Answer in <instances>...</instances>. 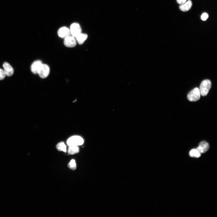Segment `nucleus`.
<instances>
[{
	"label": "nucleus",
	"instance_id": "1",
	"mask_svg": "<svg viewBox=\"0 0 217 217\" xmlns=\"http://www.w3.org/2000/svg\"><path fill=\"white\" fill-rule=\"evenodd\" d=\"M212 86V83L209 80H205L201 83L199 89L201 95L205 96L207 95Z\"/></svg>",
	"mask_w": 217,
	"mask_h": 217
},
{
	"label": "nucleus",
	"instance_id": "2",
	"mask_svg": "<svg viewBox=\"0 0 217 217\" xmlns=\"http://www.w3.org/2000/svg\"><path fill=\"white\" fill-rule=\"evenodd\" d=\"M84 143L82 137L79 136H74L70 137L67 140V143L68 146H81Z\"/></svg>",
	"mask_w": 217,
	"mask_h": 217
},
{
	"label": "nucleus",
	"instance_id": "3",
	"mask_svg": "<svg viewBox=\"0 0 217 217\" xmlns=\"http://www.w3.org/2000/svg\"><path fill=\"white\" fill-rule=\"evenodd\" d=\"M201 97V94L199 89L195 88L190 91L187 95V98L189 101L195 102L198 100Z\"/></svg>",
	"mask_w": 217,
	"mask_h": 217
},
{
	"label": "nucleus",
	"instance_id": "4",
	"mask_svg": "<svg viewBox=\"0 0 217 217\" xmlns=\"http://www.w3.org/2000/svg\"><path fill=\"white\" fill-rule=\"evenodd\" d=\"M50 69L49 67L46 64H42L38 71V74L41 78H45L49 75Z\"/></svg>",
	"mask_w": 217,
	"mask_h": 217
},
{
	"label": "nucleus",
	"instance_id": "5",
	"mask_svg": "<svg viewBox=\"0 0 217 217\" xmlns=\"http://www.w3.org/2000/svg\"><path fill=\"white\" fill-rule=\"evenodd\" d=\"M70 30L72 36L74 37H76L82 33V29L80 25L76 23L71 24Z\"/></svg>",
	"mask_w": 217,
	"mask_h": 217
},
{
	"label": "nucleus",
	"instance_id": "6",
	"mask_svg": "<svg viewBox=\"0 0 217 217\" xmlns=\"http://www.w3.org/2000/svg\"><path fill=\"white\" fill-rule=\"evenodd\" d=\"M58 33L59 37L62 38H65L69 36H72L70 30L66 27H63L60 28L58 31Z\"/></svg>",
	"mask_w": 217,
	"mask_h": 217
},
{
	"label": "nucleus",
	"instance_id": "7",
	"mask_svg": "<svg viewBox=\"0 0 217 217\" xmlns=\"http://www.w3.org/2000/svg\"><path fill=\"white\" fill-rule=\"evenodd\" d=\"M64 43L65 45L68 47H74L76 45V40L73 36L65 38Z\"/></svg>",
	"mask_w": 217,
	"mask_h": 217
},
{
	"label": "nucleus",
	"instance_id": "8",
	"mask_svg": "<svg viewBox=\"0 0 217 217\" xmlns=\"http://www.w3.org/2000/svg\"><path fill=\"white\" fill-rule=\"evenodd\" d=\"M209 144L204 141L200 143L198 147L196 149L201 154L206 153L209 150Z\"/></svg>",
	"mask_w": 217,
	"mask_h": 217
},
{
	"label": "nucleus",
	"instance_id": "9",
	"mask_svg": "<svg viewBox=\"0 0 217 217\" xmlns=\"http://www.w3.org/2000/svg\"><path fill=\"white\" fill-rule=\"evenodd\" d=\"M3 67L6 76L10 77L13 75L14 72V69L8 63L4 62L3 65Z\"/></svg>",
	"mask_w": 217,
	"mask_h": 217
},
{
	"label": "nucleus",
	"instance_id": "10",
	"mask_svg": "<svg viewBox=\"0 0 217 217\" xmlns=\"http://www.w3.org/2000/svg\"><path fill=\"white\" fill-rule=\"evenodd\" d=\"M42 62L39 60L34 61L31 66V70L34 74H38V70L42 64Z\"/></svg>",
	"mask_w": 217,
	"mask_h": 217
},
{
	"label": "nucleus",
	"instance_id": "11",
	"mask_svg": "<svg viewBox=\"0 0 217 217\" xmlns=\"http://www.w3.org/2000/svg\"><path fill=\"white\" fill-rule=\"evenodd\" d=\"M192 4L191 1L189 0L184 3L181 5L179 7V8L181 10L183 11L187 12L191 9Z\"/></svg>",
	"mask_w": 217,
	"mask_h": 217
},
{
	"label": "nucleus",
	"instance_id": "12",
	"mask_svg": "<svg viewBox=\"0 0 217 217\" xmlns=\"http://www.w3.org/2000/svg\"><path fill=\"white\" fill-rule=\"evenodd\" d=\"M88 36L86 34L82 33L78 35L76 38V40L78 44L82 45L87 39Z\"/></svg>",
	"mask_w": 217,
	"mask_h": 217
},
{
	"label": "nucleus",
	"instance_id": "13",
	"mask_svg": "<svg viewBox=\"0 0 217 217\" xmlns=\"http://www.w3.org/2000/svg\"><path fill=\"white\" fill-rule=\"evenodd\" d=\"M79 149L78 146H71L69 147L68 153L70 155H73L79 153Z\"/></svg>",
	"mask_w": 217,
	"mask_h": 217
},
{
	"label": "nucleus",
	"instance_id": "14",
	"mask_svg": "<svg viewBox=\"0 0 217 217\" xmlns=\"http://www.w3.org/2000/svg\"><path fill=\"white\" fill-rule=\"evenodd\" d=\"M56 148L59 151H63L65 153L67 152V146L63 142L58 144L56 146Z\"/></svg>",
	"mask_w": 217,
	"mask_h": 217
},
{
	"label": "nucleus",
	"instance_id": "15",
	"mask_svg": "<svg viewBox=\"0 0 217 217\" xmlns=\"http://www.w3.org/2000/svg\"><path fill=\"white\" fill-rule=\"evenodd\" d=\"M201 154L196 149H193L190 152L189 155L192 157L199 158L201 156Z\"/></svg>",
	"mask_w": 217,
	"mask_h": 217
},
{
	"label": "nucleus",
	"instance_id": "16",
	"mask_svg": "<svg viewBox=\"0 0 217 217\" xmlns=\"http://www.w3.org/2000/svg\"><path fill=\"white\" fill-rule=\"evenodd\" d=\"M68 167L72 170H75L77 168V165L75 161L71 160L68 164Z\"/></svg>",
	"mask_w": 217,
	"mask_h": 217
},
{
	"label": "nucleus",
	"instance_id": "17",
	"mask_svg": "<svg viewBox=\"0 0 217 217\" xmlns=\"http://www.w3.org/2000/svg\"><path fill=\"white\" fill-rule=\"evenodd\" d=\"M6 76L4 70L0 69V80L4 79Z\"/></svg>",
	"mask_w": 217,
	"mask_h": 217
},
{
	"label": "nucleus",
	"instance_id": "18",
	"mask_svg": "<svg viewBox=\"0 0 217 217\" xmlns=\"http://www.w3.org/2000/svg\"><path fill=\"white\" fill-rule=\"evenodd\" d=\"M208 18V15L207 13H205L202 14L201 16V19L204 21H206Z\"/></svg>",
	"mask_w": 217,
	"mask_h": 217
},
{
	"label": "nucleus",
	"instance_id": "19",
	"mask_svg": "<svg viewBox=\"0 0 217 217\" xmlns=\"http://www.w3.org/2000/svg\"><path fill=\"white\" fill-rule=\"evenodd\" d=\"M187 0H176L177 2L178 3L180 4H183L185 3Z\"/></svg>",
	"mask_w": 217,
	"mask_h": 217
}]
</instances>
